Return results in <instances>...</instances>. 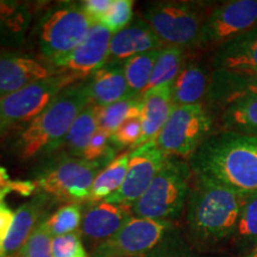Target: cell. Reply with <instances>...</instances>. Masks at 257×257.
<instances>
[{"instance_id": "4fadbf2b", "label": "cell", "mask_w": 257, "mask_h": 257, "mask_svg": "<svg viewBox=\"0 0 257 257\" xmlns=\"http://www.w3.org/2000/svg\"><path fill=\"white\" fill-rule=\"evenodd\" d=\"M112 32L100 24H92L87 36L68 56L53 63L60 74L74 82L87 80L108 59Z\"/></svg>"}, {"instance_id": "cb8c5ba5", "label": "cell", "mask_w": 257, "mask_h": 257, "mask_svg": "<svg viewBox=\"0 0 257 257\" xmlns=\"http://www.w3.org/2000/svg\"><path fill=\"white\" fill-rule=\"evenodd\" d=\"M220 131L257 136V95L237 99L223 108Z\"/></svg>"}, {"instance_id": "8992f818", "label": "cell", "mask_w": 257, "mask_h": 257, "mask_svg": "<svg viewBox=\"0 0 257 257\" xmlns=\"http://www.w3.org/2000/svg\"><path fill=\"white\" fill-rule=\"evenodd\" d=\"M205 5L191 2H153L146 5L142 17L163 46L182 49L199 48L202 27L208 12Z\"/></svg>"}, {"instance_id": "44dd1931", "label": "cell", "mask_w": 257, "mask_h": 257, "mask_svg": "<svg viewBox=\"0 0 257 257\" xmlns=\"http://www.w3.org/2000/svg\"><path fill=\"white\" fill-rule=\"evenodd\" d=\"M257 95V73H231L212 70L206 100L225 107L237 99Z\"/></svg>"}, {"instance_id": "9c48e42d", "label": "cell", "mask_w": 257, "mask_h": 257, "mask_svg": "<svg viewBox=\"0 0 257 257\" xmlns=\"http://www.w3.org/2000/svg\"><path fill=\"white\" fill-rule=\"evenodd\" d=\"M75 83L69 76L57 74L0 98V136L12 128L25 126L40 115L61 91Z\"/></svg>"}, {"instance_id": "2e32d148", "label": "cell", "mask_w": 257, "mask_h": 257, "mask_svg": "<svg viewBox=\"0 0 257 257\" xmlns=\"http://www.w3.org/2000/svg\"><path fill=\"white\" fill-rule=\"evenodd\" d=\"M56 200L40 192L30 200L22 204L15 212L14 223L9 231L0 257H17L37 225L46 219Z\"/></svg>"}, {"instance_id": "1f68e13d", "label": "cell", "mask_w": 257, "mask_h": 257, "mask_svg": "<svg viewBox=\"0 0 257 257\" xmlns=\"http://www.w3.org/2000/svg\"><path fill=\"white\" fill-rule=\"evenodd\" d=\"M47 219H43L35 229L17 257H53V234Z\"/></svg>"}, {"instance_id": "4316f807", "label": "cell", "mask_w": 257, "mask_h": 257, "mask_svg": "<svg viewBox=\"0 0 257 257\" xmlns=\"http://www.w3.org/2000/svg\"><path fill=\"white\" fill-rule=\"evenodd\" d=\"M160 50L140 54L123 63L128 89L136 98L142 99L143 94L147 92Z\"/></svg>"}, {"instance_id": "6da1fadb", "label": "cell", "mask_w": 257, "mask_h": 257, "mask_svg": "<svg viewBox=\"0 0 257 257\" xmlns=\"http://www.w3.org/2000/svg\"><path fill=\"white\" fill-rule=\"evenodd\" d=\"M193 174L234 191L257 193V136L219 131L212 134L188 160Z\"/></svg>"}, {"instance_id": "484cf974", "label": "cell", "mask_w": 257, "mask_h": 257, "mask_svg": "<svg viewBox=\"0 0 257 257\" xmlns=\"http://www.w3.org/2000/svg\"><path fill=\"white\" fill-rule=\"evenodd\" d=\"M131 152L121 153L115 156L105 168L96 175L93 182L88 202L102 201L113 194L124 184L126 176Z\"/></svg>"}, {"instance_id": "f35d334b", "label": "cell", "mask_w": 257, "mask_h": 257, "mask_svg": "<svg viewBox=\"0 0 257 257\" xmlns=\"http://www.w3.org/2000/svg\"><path fill=\"white\" fill-rule=\"evenodd\" d=\"M9 193H18L22 197H29L37 189V184L35 181H29V180H17V181H11L5 187Z\"/></svg>"}, {"instance_id": "ac0fdd59", "label": "cell", "mask_w": 257, "mask_h": 257, "mask_svg": "<svg viewBox=\"0 0 257 257\" xmlns=\"http://www.w3.org/2000/svg\"><path fill=\"white\" fill-rule=\"evenodd\" d=\"M212 70L257 73V27L214 50Z\"/></svg>"}, {"instance_id": "7a4b0ae2", "label": "cell", "mask_w": 257, "mask_h": 257, "mask_svg": "<svg viewBox=\"0 0 257 257\" xmlns=\"http://www.w3.org/2000/svg\"><path fill=\"white\" fill-rule=\"evenodd\" d=\"M249 194L193 174L186 221L198 242L214 244L232 238Z\"/></svg>"}, {"instance_id": "f546056e", "label": "cell", "mask_w": 257, "mask_h": 257, "mask_svg": "<svg viewBox=\"0 0 257 257\" xmlns=\"http://www.w3.org/2000/svg\"><path fill=\"white\" fill-rule=\"evenodd\" d=\"M231 240L240 252L257 242V193L249 194L244 202Z\"/></svg>"}, {"instance_id": "d6986e66", "label": "cell", "mask_w": 257, "mask_h": 257, "mask_svg": "<svg viewBox=\"0 0 257 257\" xmlns=\"http://www.w3.org/2000/svg\"><path fill=\"white\" fill-rule=\"evenodd\" d=\"M87 83L91 104L96 107H105L124 99L136 98L128 89L123 63L106 62L89 76Z\"/></svg>"}, {"instance_id": "30bf717a", "label": "cell", "mask_w": 257, "mask_h": 257, "mask_svg": "<svg viewBox=\"0 0 257 257\" xmlns=\"http://www.w3.org/2000/svg\"><path fill=\"white\" fill-rule=\"evenodd\" d=\"M172 221L133 217L121 229L92 251L91 257H144L162 242Z\"/></svg>"}, {"instance_id": "d6a6232c", "label": "cell", "mask_w": 257, "mask_h": 257, "mask_svg": "<svg viewBox=\"0 0 257 257\" xmlns=\"http://www.w3.org/2000/svg\"><path fill=\"white\" fill-rule=\"evenodd\" d=\"M133 0H112L111 8L98 24L105 27L112 34L123 30L134 21Z\"/></svg>"}, {"instance_id": "4dcf8cb0", "label": "cell", "mask_w": 257, "mask_h": 257, "mask_svg": "<svg viewBox=\"0 0 257 257\" xmlns=\"http://www.w3.org/2000/svg\"><path fill=\"white\" fill-rule=\"evenodd\" d=\"M81 204H66L48 217L47 223L53 237L79 232L82 221Z\"/></svg>"}, {"instance_id": "d4e9b609", "label": "cell", "mask_w": 257, "mask_h": 257, "mask_svg": "<svg viewBox=\"0 0 257 257\" xmlns=\"http://www.w3.org/2000/svg\"><path fill=\"white\" fill-rule=\"evenodd\" d=\"M98 130V107L89 104L73 123L61 144L60 150L66 153L69 157L82 159L89 141Z\"/></svg>"}, {"instance_id": "5bb4252c", "label": "cell", "mask_w": 257, "mask_h": 257, "mask_svg": "<svg viewBox=\"0 0 257 257\" xmlns=\"http://www.w3.org/2000/svg\"><path fill=\"white\" fill-rule=\"evenodd\" d=\"M134 217L133 206L108 201L88 202L82 214L79 234L94 250L110 239Z\"/></svg>"}, {"instance_id": "277c9868", "label": "cell", "mask_w": 257, "mask_h": 257, "mask_svg": "<svg viewBox=\"0 0 257 257\" xmlns=\"http://www.w3.org/2000/svg\"><path fill=\"white\" fill-rule=\"evenodd\" d=\"M192 178L187 161L169 156L149 188L133 205L134 216L167 221L179 218L187 204Z\"/></svg>"}, {"instance_id": "d590c367", "label": "cell", "mask_w": 257, "mask_h": 257, "mask_svg": "<svg viewBox=\"0 0 257 257\" xmlns=\"http://www.w3.org/2000/svg\"><path fill=\"white\" fill-rule=\"evenodd\" d=\"M53 257H88L79 232L54 237Z\"/></svg>"}, {"instance_id": "60d3db41", "label": "cell", "mask_w": 257, "mask_h": 257, "mask_svg": "<svg viewBox=\"0 0 257 257\" xmlns=\"http://www.w3.org/2000/svg\"><path fill=\"white\" fill-rule=\"evenodd\" d=\"M239 257H257V242L255 244H252L250 248L245 249L244 251L240 252Z\"/></svg>"}, {"instance_id": "5b68a950", "label": "cell", "mask_w": 257, "mask_h": 257, "mask_svg": "<svg viewBox=\"0 0 257 257\" xmlns=\"http://www.w3.org/2000/svg\"><path fill=\"white\" fill-rule=\"evenodd\" d=\"M92 24L81 3L64 2L50 6L36 25L37 46L42 59L53 64L68 56L82 43Z\"/></svg>"}, {"instance_id": "ab89813d", "label": "cell", "mask_w": 257, "mask_h": 257, "mask_svg": "<svg viewBox=\"0 0 257 257\" xmlns=\"http://www.w3.org/2000/svg\"><path fill=\"white\" fill-rule=\"evenodd\" d=\"M10 182H11V180H10L8 169H6L5 167L0 166V189L6 187Z\"/></svg>"}, {"instance_id": "8d00e7d4", "label": "cell", "mask_w": 257, "mask_h": 257, "mask_svg": "<svg viewBox=\"0 0 257 257\" xmlns=\"http://www.w3.org/2000/svg\"><path fill=\"white\" fill-rule=\"evenodd\" d=\"M8 194L9 191L5 187L0 189V252H2L3 245H4L15 218V212L5 202V198Z\"/></svg>"}, {"instance_id": "836d02e7", "label": "cell", "mask_w": 257, "mask_h": 257, "mask_svg": "<svg viewBox=\"0 0 257 257\" xmlns=\"http://www.w3.org/2000/svg\"><path fill=\"white\" fill-rule=\"evenodd\" d=\"M115 152L117 149L112 144L111 135L99 128L89 141L82 159L87 161H104L106 163H110L114 159Z\"/></svg>"}, {"instance_id": "83f0119b", "label": "cell", "mask_w": 257, "mask_h": 257, "mask_svg": "<svg viewBox=\"0 0 257 257\" xmlns=\"http://www.w3.org/2000/svg\"><path fill=\"white\" fill-rule=\"evenodd\" d=\"M142 117V99L127 98L113 104L98 107L99 128L111 136L125 121Z\"/></svg>"}, {"instance_id": "7402d4cb", "label": "cell", "mask_w": 257, "mask_h": 257, "mask_svg": "<svg viewBox=\"0 0 257 257\" xmlns=\"http://www.w3.org/2000/svg\"><path fill=\"white\" fill-rule=\"evenodd\" d=\"M211 73L204 64L186 56L182 68L173 81V104L174 106L194 105L202 102L207 96Z\"/></svg>"}, {"instance_id": "9a60e30c", "label": "cell", "mask_w": 257, "mask_h": 257, "mask_svg": "<svg viewBox=\"0 0 257 257\" xmlns=\"http://www.w3.org/2000/svg\"><path fill=\"white\" fill-rule=\"evenodd\" d=\"M60 74L43 59L17 51H0V98Z\"/></svg>"}, {"instance_id": "8fae6325", "label": "cell", "mask_w": 257, "mask_h": 257, "mask_svg": "<svg viewBox=\"0 0 257 257\" xmlns=\"http://www.w3.org/2000/svg\"><path fill=\"white\" fill-rule=\"evenodd\" d=\"M257 27V0H231L214 6L202 27L199 48H219Z\"/></svg>"}, {"instance_id": "ffe728a7", "label": "cell", "mask_w": 257, "mask_h": 257, "mask_svg": "<svg viewBox=\"0 0 257 257\" xmlns=\"http://www.w3.org/2000/svg\"><path fill=\"white\" fill-rule=\"evenodd\" d=\"M173 104V82L150 88L142 96V137L140 144L154 141L169 119Z\"/></svg>"}, {"instance_id": "ba28073f", "label": "cell", "mask_w": 257, "mask_h": 257, "mask_svg": "<svg viewBox=\"0 0 257 257\" xmlns=\"http://www.w3.org/2000/svg\"><path fill=\"white\" fill-rule=\"evenodd\" d=\"M107 165L104 161L63 157L43 170L36 181L37 188L56 201L88 202L96 175Z\"/></svg>"}, {"instance_id": "3957f363", "label": "cell", "mask_w": 257, "mask_h": 257, "mask_svg": "<svg viewBox=\"0 0 257 257\" xmlns=\"http://www.w3.org/2000/svg\"><path fill=\"white\" fill-rule=\"evenodd\" d=\"M89 104L87 80L66 87L46 110L19 131L15 141L16 153L22 160L29 161L60 150L73 123Z\"/></svg>"}, {"instance_id": "7c38bea8", "label": "cell", "mask_w": 257, "mask_h": 257, "mask_svg": "<svg viewBox=\"0 0 257 257\" xmlns=\"http://www.w3.org/2000/svg\"><path fill=\"white\" fill-rule=\"evenodd\" d=\"M168 159L169 156L157 147L155 141L135 148L130 154L124 184L117 192L106 198L105 201L133 206L149 188Z\"/></svg>"}, {"instance_id": "f1b7e54d", "label": "cell", "mask_w": 257, "mask_h": 257, "mask_svg": "<svg viewBox=\"0 0 257 257\" xmlns=\"http://www.w3.org/2000/svg\"><path fill=\"white\" fill-rule=\"evenodd\" d=\"M185 51L186 50L182 48L170 46L163 47L160 50L148 89L174 81L185 62Z\"/></svg>"}, {"instance_id": "e0dca14e", "label": "cell", "mask_w": 257, "mask_h": 257, "mask_svg": "<svg viewBox=\"0 0 257 257\" xmlns=\"http://www.w3.org/2000/svg\"><path fill=\"white\" fill-rule=\"evenodd\" d=\"M165 47L142 17H136L123 30L112 35L106 62L124 63L131 57Z\"/></svg>"}, {"instance_id": "603a6c76", "label": "cell", "mask_w": 257, "mask_h": 257, "mask_svg": "<svg viewBox=\"0 0 257 257\" xmlns=\"http://www.w3.org/2000/svg\"><path fill=\"white\" fill-rule=\"evenodd\" d=\"M32 9L25 2L0 0V47L19 48L27 41Z\"/></svg>"}, {"instance_id": "74e56055", "label": "cell", "mask_w": 257, "mask_h": 257, "mask_svg": "<svg viewBox=\"0 0 257 257\" xmlns=\"http://www.w3.org/2000/svg\"><path fill=\"white\" fill-rule=\"evenodd\" d=\"M81 5L92 23L98 24L111 8L112 0H85V2H81Z\"/></svg>"}, {"instance_id": "52a82bcc", "label": "cell", "mask_w": 257, "mask_h": 257, "mask_svg": "<svg viewBox=\"0 0 257 257\" xmlns=\"http://www.w3.org/2000/svg\"><path fill=\"white\" fill-rule=\"evenodd\" d=\"M213 118L200 104L174 106L169 119L155 138V143L168 156L191 159L212 134Z\"/></svg>"}, {"instance_id": "e575fe53", "label": "cell", "mask_w": 257, "mask_h": 257, "mask_svg": "<svg viewBox=\"0 0 257 257\" xmlns=\"http://www.w3.org/2000/svg\"><path fill=\"white\" fill-rule=\"evenodd\" d=\"M142 137V120L141 118H134L121 125L111 136L112 144L115 149L125 148H137Z\"/></svg>"}]
</instances>
